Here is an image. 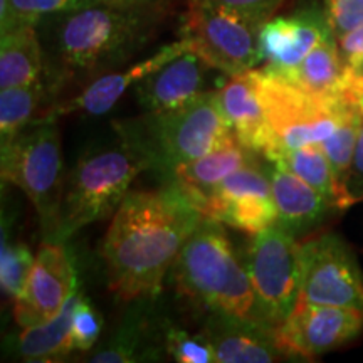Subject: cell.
I'll list each match as a JSON object with an SVG mask.
<instances>
[{
  "instance_id": "obj_1",
  "label": "cell",
  "mask_w": 363,
  "mask_h": 363,
  "mask_svg": "<svg viewBox=\"0 0 363 363\" xmlns=\"http://www.w3.org/2000/svg\"><path fill=\"white\" fill-rule=\"evenodd\" d=\"M157 190L128 192L99 247L108 288L121 301L155 298L182 246L203 220L175 180Z\"/></svg>"
},
{
  "instance_id": "obj_2",
  "label": "cell",
  "mask_w": 363,
  "mask_h": 363,
  "mask_svg": "<svg viewBox=\"0 0 363 363\" xmlns=\"http://www.w3.org/2000/svg\"><path fill=\"white\" fill-rule=\"evenodd\" d=\"M160 19L162 9L103 2L45 17L38 26L49 38L52 88L62 79L86 78L121 66L148 43Z\"/></svg>"
},
{
  "instance_id": "obj_3",
  "label": "cell",
  "mask_w": 363,
  "mask_h": 363,
  "mask_svg": "<svg viewBox=\"0 0 363 363\" xmlns=\"http://www.w3.org/2000/svg\"><path fill=\"white\" fill-rule=\"evenodd\" d=\"M170 271L177 291L211 315L266 326L244 261L238 257L219 220L203 217L182 246Z\"/></svg>"
},
{
  "instance_id": "obj_4",
  "label": "cell",
  "mask_w": 363,
  "mask_h": 363,
  "mask_svg": "<svg viewBox=\"0 0 363 363\" xmlns=\"http://www.w3.org/2000/svg\"><path fill=\"white\" fill-rule=\"evenodd\" d=\"M115 128L121 143L138 153L148 163V170L167 180L177 167L235 140L222 113L219 91H203L177 110L147 111L135 120L118 121Z\"/></svg>"
},
{
  "instance_id": "obj_5",
  "label": "cell",
  "mask_w": 363,
  "mask_h": 363,
  "mask_svg": "<svg viewBox=\"0 0 363 363\" xmlns=\"http://www.w3.org/2000/svg\"><path fill=\"white\" fill-rule=\"evenodd\" d=\"M145 170L148 163L125 143L81 158L67 177L56 229L48 240L66 242L83 227L115 214L131 182Z\"/></svg>"
},
{
  "instance_id": "obj_6",
  "label": "cell",
  "mask_w": 363,
  "mask_h": 363,
  "mask_svg": "<svg viewBox=\"0 0 363 363\" xmlns=\"http://www.w3.org/2000/svg\"><path fill=\"white\" fill-rule=\"evenodd\" d=\"M251 76L274 143L264 160L272 162L288 150L321 143L357 113L342 94L318 96L262 69H251Z\"/></svg>"
},
{
  "instance_id": "obj_7",
  "label": "cell",
  "mask_w": 363,
  "mask_h": 363,
  "mask_svg": "<svg viewBox=\"0 0 363 363\" xmlns=\"http://www.w3.org/2000/svg\"><path fill=\"white\" fill-rule=\"evenodd\" d=\"M2 180L19 187L33 203L45 239L57 224L65 184L56 116H39L2 147Z\"/></svg>"
},
{
  "instance_id": "obj_8",
  "label": "cell",
  "mask_w": 363,
  "mask_h": 363,
  "mask_svg": "<svg viewBox=\"0 0 363 363\" xmlns=\"http://www.w3.org/2000/svg\"><path fill=\"white\" fill-rule=\"evenodd\" d=\"M262 24L217 0H189L184 38L212 69L235 76L262 62Z\"/></svg>"
},
{
  "instance_id": "obj_9",
  "label": "cell",
  "mask_w": 363,
  "mask_h": 363,
  "mask_svg": "<svg viewBox=\"0 0 363 363\" xmlns=\"http://www.w3.org/2000/svg\"><path fill=\"white\" fill-rule=\"evenodd\" d=\"M299 240L274 224L254 234L244 252L261 321L274 330L296 306L299 296Z\"/></svg>"
},
{
  "instance_id": "obj_10",
  "label": "cell",
  "mask_w": 363,
  "mask_h": 363,
  "mask_svg": "<svg viewBox=\"0 0 363 363\" xmlns=\"http://www.w3.org/2000/svg\"><path fill=\"white\" fill-rule=\"evenodd\" d=\"M298 301L363 310V269L342 235H308L298 242Z\"/></svg>"
},
{
  "instance_id": "obj_11",
  "label": "cell",
  "mask_w": 363,
  "mask_h": 363,
  "mask_svg": "<svg viewBox=\"0 0 363 363\" xmlns=\"http://www.w3.org/2000/svg\"><path fill=\"white\" fill-rule=\"evenodd\" d=\"M362 331L363 310L298 301L272 335L284 357L315 358L345 347Z\"/></svg>"
},
{
  "instance_id": "obj_12",
  "label": "cell",
  "mask_w": 363,
  "mask_h": 363,
  "mask_svg": "<svg viewBox=\"0 0 363 363\" xmlns=\"http://www.w3.org/2000/svg\"><path fill=\"white\" fill-rule=\"evenodd\" d=\"M202 214L246 234H259L278 222L269 177L262 163L235 170L208 194Z\"/></svg>"
},
{
  "instance_id": "obj_13",
  "label": "cell",
  "mask_w": 363,
  "mask_h": 363,
  "mask_svg": "<svg viewBox=\"0 0 363 363\" xmlns=\"http://www.w3.org/2000/svg\"><path fill=\"white\" fill-rule=\"evenodd\" d=\"M78 289L69 249L61 240H48L39 247L22 293L13 299V318L21 328L52 320Z\"/></svg>"
},
{
  "instance_id": "obj_14",
  "label": "cell",
  "mask_w": 363,
  "mask_h": 363,
  "mask_svg": "<svg viewBox=\"0 0 363 363\" xmlns=\"http://www.w3.org/2000/svg\"><path fill=\"white\" fill-rule=\"evenodd\" d=\"M331 33L321 4L310 2L286 16H272L261 29V69L283 78Z\"/></svg>"
},
{
  "instance_id": "obj_15",
  "label": "cell",
  "mask_w": 363,
  "mask_h": 363,
  "mask_svg": "<svg viewBox=\"0 0 363 363\" xmlns=\"http://www.w3.org/2000/svg\"><path fill=\"white\" fill-rule=\"evenodd\" d=\"M189 49L190 40L182 35L179 40L163 45L155 54L143 59V61L135 62V65H131L123 71L98 76L93 83L86 86L83 91H79L76 96L52 104L49 111H44L40 116L57 118L71 115V113H86L89 116L106 115L131 86H136L148 74L160 69L163 65H167L172 59L189 51Z\"/></svg>"
},
{
  "instance_id": "obj_16",
  "label": "cell",
  "mask_w": 363,
  "mask_h": 363,
  "mask_svg": "<svg viewBox=\"0 0 363 363\" xmlns=\"http://www.w3.org/2000/svg\"><path fill=\"white\" fill-rule=\"evenodd\" d=\"M208 66L194 51H185L180 56L163 65L143 81L136 84V98L148 113H162L185 106L206 89Z\"/></svg>"
},
{
  "instance_id": "obj_17",
  "label": "cell",
  "mask_w": 363,
  "mask_h": 363,
  "mask_svg": "<svg viewBox=\"0 0 363 363\" xmlns=\"http://www.w3.org/2000/svg\"><path fill=\"white\" fill-rule=\"evenodd\" d=\"M266 162L264 170L269 177L272 199L278 211L276 224L283 227L286 233L296 239L310 234L331 212L337 211L325 195L293 172L274 162Z\"/></svg>"
},
{
  "instance_id": "obj_18",
  "label": "cell",
  "mask_w": 363,
  "mask_h": 363,
  "mask_svg": "<svg viewBox=\"0 0 363 363\" xmlns=\"http://www.w3.org/2000/svg\"><path fill=\"white\" fill-rule=\"evenodd\" d=\"M217 363H272L284 357L274 342L272 328L224 315L208 316L202 330Z\"/></svg>"
},
{
  "instance_id": "obj_19",
  "label": "cell",
  "mask_w": 363,
  "mask_h": 363,
  "mask_svg": "<svg viewBox=\"0 0 363 363\" xmlns=\"http://www.w3.org/2000/svg\"><path fill=\"white\" fill-rule=\"evenodd\" d=\"M219 101L235 140L257 155L269 157L274 143L251 71L229 76L219 89Z\"/></svg>"
},
{
  "instance_id": "obj_20",
  "label": "cell",
  "mask_w": 363,
  "mask_h": 363,
  "mask_svg": "<svg viewBox=\"0 0 363 363\" xmlns=\"http://www.w3.org/2000/svg\"><path fill=\"white\" fill-rule=\"evenodd\" d=\"M257 157H259L257 153L240 145L238 140H233L230 143L222 145V147L212 150L206 155L177 167L172 180H175L182 190L192 199L195 206L201 208L208 194L222 180L234 174L235 170L242 169V167L257 163L259 162Z\"/></svg>"
},
{
  "instance_id": "obj_21",
  "label": "cell",
  "mask_w": 363,
  "mask_h": 363,
  "mask_svg": "<svg viewBox=\"0 0 363 363\" xmlns=\"http://www.w3.org/2000/svg\"><path fill=\"white\" fill-rule=\"evenodd\" d=\"M44 49L38 26H22L0 39V89L44 79Z\"/></svg>"
},
{
  "instance_id": "obj_22",
  "label": "cell",
  "mask_w": 363,
  "mask_h": 363,
  "mask_svg": "<svg viewBox=\"0 0 363 363\" xmlns=\"http://www.w3.org/2000/svg\"><path fill=\"white\" fill-rule=\"evenodd\" d=\"M347 74L338 39L331 33L291 72L278 79L318 96H338Z\"/></svg>"
},
{
  "instance_id": "obj_23",
  "label": "cell",
  "mask_w": 363,
  "mask_h": 363,
  "mask_svg": "<svg viewBox=\"0 0 363 363\" xmlns=\"http://www.w3.org/2000/svg\"><path fill=\"white\" fill-rule=\"evenodd\" d=\"M81 299L83 294L76 289L52 320L22 328L16 342L19 357L29 362H51L71 355L74 352L71 343L72 315Z\"/></svg>"
},
{
  "instance_id": "obj_24",
  "label": "cell",
  "mask_w": 363,
  "mask_h": 363,
  "mask_svg": "<svg viewBox=\"0 0 363 363\" xmlns=\"http://www.w3.org/2000/svg\"><path fill=\"white\" fill-rule=\"evenodd\" d=\"M272 162L293 172L299 179L310 184L313 189L325 195L337 211L350 208L347 195L340 187L328 157L325 155L323 148H321V143H311L296 150H288V152L279 153Z\"/></svg>"
},
{
  "instance_id": "obj_25",
  "label": "cell",
  "mask_w": 363,
  "mask_h": 363,
  "mask_svg": "<svg viewBox=\"0 0 363 363\" xmlns=\"http://www.w3.org/2000/svg\"><path fill=\"white\" fill-rule=\"evenodd\" d=\"M48 81L16 88L0 89V147L12 142L27 125L35 120V113L48 96Z\"/></svg>"
},
{
  "instance_id": "obj_26",
  "label": "cell",
  "mask_w": 363,
  "mask_h": 363,
  "mask_svg": "<svg viewBox=\"0 0 363 363\" xmlns=\"http://www.w3.org/2000/svg\"><path fill=\"white\" fill-rule=\"evenodd\" d=\"M101 0H0V34L22 26H38L45 17L94 6Z\"/></svg>"
},
{
  "instance_id": "obj_27",
  "label": "cell",
  "mask_w": 363,
  "mask_h": 363,
  "mask_svg": "<svg viewBox=\"0 0 363 363\" xmlns=\"http://www.w3.org/2000/svg\"><path fill=\"white\" fill-rule=\"evenodd\" d=\"M148 325L143 315H130L110 343L89 358L93 363H133L147 360L152 348L147 343Z\"/></svg>"
},
{
  "instance_id": "obj_28",
  "label": "cell",
  "mask_w": 363,
  "mask_h": 363,
  "mask_svg": "<svg viewBox=\"0 0 363 363\" xmlns=\"http://www.w3.org/2000/svg\"><path fill=\"white\" fill-rule=\"evenodd\" d=\"M363 116L360 113H355L348 120H345L337 130L331 133L328 138L321 142V148H323L325 155L328 157L331 163V169L335 172L340 187L347 195L348 206L352 207L350 197L347 192V180L350 175V169L353 163V155H355V147L358 135H360Z\"/></svg>"
},
{
  "instance_id": "obj_29",
  "label": "cell",
  "mask_w": 363,
  "mask_h": 363,
  "mask_svg": "<svg viewBox=\"0 0 363 363\" xmlns=\"http://www.w3.org/2000/svg\"><path fill=\"white\" fill-rule=\"evenodd\" d=\"M34 259L35 256L26 242H7L4 235L0 251V286L7 296L16 299L22 293Z\"/></svg>"
},
{
  "instance_id": "obj_30",
  "label": "cell",
  "mask_w": 363,
  "mask_h": 363,
  "mask_svg": "<svg viewBox=\"0 0 363 363\" xmlns=\"http://www.w3.org/2000/svg\"><path fill=\"white\" fill-rule=\"evenodd\" d=\"M163 348L179 363H214L216 353L206 335H190L189 331L165 326L163 330Z\"/></svg>"
},
{
  "instance_id": "obj_31",
  "label": "cell",
  "mask_w": 363,
  "mask_h": 363,
  "mask_svg": "<svg viewBox=\"0 0 363 363\" xmlns=\"http://www.w3.org/2000/svg\"><path fill=\"white\" fill-rule=\"evenodd\" d=\"M103 320L89 301L83 298L72 315L71 343L74 352H88L101 335Z\"/></svg>"
},
{
  "instance_id": "obj_32",
  "label": "cell",
  "mask_w": 363,
  "mask_h": 363,
  "mask_svg": "<svg viewBox=\"0 0 363 363\" xmlns=\"http://www.w3.org/2000/svg\"><path fill=\"white\" fill-rule=\"evenodd\" d=\"M321 6L337 39L363 24V0H321Z\"/></svg>"
},
{
  "instance_id": "obj_33",
  "label": "cell",
  "mask_w": 363,
  "mask_h": 363,
  "mask_svg": "<svg viewBox=\"0 0 363 363\" xmlns=\"http://www.w3.org/2000/svg\"><path fill=\"white\" fill-rule=\"evenodd\" d=\"M338 48L347 69L363 72V24L338 38Z\"/></svg>"
},
{
  "instance_id": "obj_34",
  "label": "cell",
  "mask_w": 363,
  "mask_h": 363,
  "mask_svg": "<svg viewBox=\"0 0 363 363\" xmlns=\"http://www.w3.org/2000/svg\"><path fill=\"white\" fill-rule=\"evenodd\" d=\"M217 2L246 13L254 21L266 22L274 16L276 11L283 6L286 0H217Z\"/></svg>"
},
{
  "instance_id": "obj_35",
  "label": "cell",
  "mask_w": 363,
  "mask_h": 363,
  "mask_svg": "<svg viewBox=\"0 0 363 363\" xmlns=\"http://www.w3.org/2000/svg\"><path fill=\"white\" fill-rule=\"evenodd\" d=\"M347 192L350 197L352 206L358 202H363V121L360 135H358L355 155H353V163L350 169V175L347 180Z\"/></svg>"
},
{
  "instance_id": "obj_36",
  "label": "cell",
  "mask_w": 363,
  "mask_h": 363,
  "mask_svg": "<svg viewBox=\"0 0 363 363\" xmlns=\"http://www.w3.org/2000/svg\"><path fill=\"white\" fill-rule=\"evenodd\" d=\"M342 96L350 103L353 110L363 116V74L348 71L342 88Z\"/></svg>"
},
{
  "instance_id": "obj_37",
  "label": "cell",
  "mask_w": 363,
  "mask_h": 363,
  "mask_svg": "<svg viewBox=\"0 0 363 363\" xmlns=\"http://www.w3.org/2000/svg\"><path fill=\"white\" fill-rule=\"evenodd\" d=\"M103 4L118 7H157L163 9L169 0H101Z\"/></svg>"
},
{
  "instance_id": "obj_38",
  "label": "cell",
  "mask_w": 363,
  "mask_h": 363,
  "mask_svg": "<svg viewBox=\"0 0 363 363\" xmlns=\"http://www.w3.org/2000/svg\"><path fill=\"white\" fill-rule=\"evenodd\" d=\"M360 74H363V72H360Z\"/></svg>"
}]
</instances>
